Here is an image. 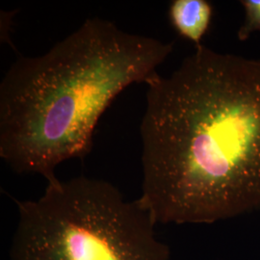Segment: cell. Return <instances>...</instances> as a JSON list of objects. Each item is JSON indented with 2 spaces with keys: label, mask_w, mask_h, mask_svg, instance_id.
<instances>
[{
  "label": "cell",
  "mask_w": 260,
  "mask_h": 260,
  "mask_svg": "<svg viewBox=\"0 0 260 260\" xmlns=\"http://www.w3.org/2000/svg\"><path fill=\"white\" fill-rule=\"evenodd\" d=\"M142 195L155 223L260 209V61L200 46L148 85Z\"/></svg>",
  "instance_id": "obj_1"
},
{
  "label": "cell",
  "mask_w": 260,
  "mask_h": 260,
  "mask_svg": "<svg viewBox=\"0 0 260 260\" xmlns=\"http://www.w3.org/2000/svg\"><path fill=\"white\" fill-rule=\"evenodd\" d=\"M173 47L91 19L47 53L19 57L0 84V156L18 174L58 181L57 166L91 152L113 101L154 81Z\"/></svg>",
  "instance_id": "obj_2"
},
{
  "label": "cell",
  "mask_w": 260,
  "mask_h": 260,
  "mask_svg": "<svg viewBox=\"0 0 260 260\" xmlns=\"http://www.w3.org/2000/svg\"><path fill=\"white\" fill-rule=\"evenodd\" d=\"M16 203L11 260H170L139 200L107 181L58 180L38 200Z\"/></svg>",
  "instance_id": "obj_3"
},
{
  "label": "cell",
  "mask_w": 260,
  "mask_h": 260,
  "mask_svg": "<svg viewBox=\"0 0 260 260\" xmlns=\"http://www.w3.org/2000/svg\"><path fill=\"white\" fill-rule=\"evenodd\" d=\"M213 7L206 0H175L169 8L171 24L181 37L202 46V40L209 29Z\"/></svg>",
  "instance_id": "obj_4"
},
{
  "label": "cell",
  "mask_w": 260,
  "mask_h": 260,
  "mask_svg": "<svg viewBox=\"0 0 260 260\" xmlns=\"http://www.w3.org/2000/svg\"><path fill=\"white\" fill-rule=\"evenodd\" d=\"M245 9L244 22L237 32L240 41L248 40L255 31H260V0H242Z\"/></svg>",
  "instance_id": "obj_5"
}]
</instances>
